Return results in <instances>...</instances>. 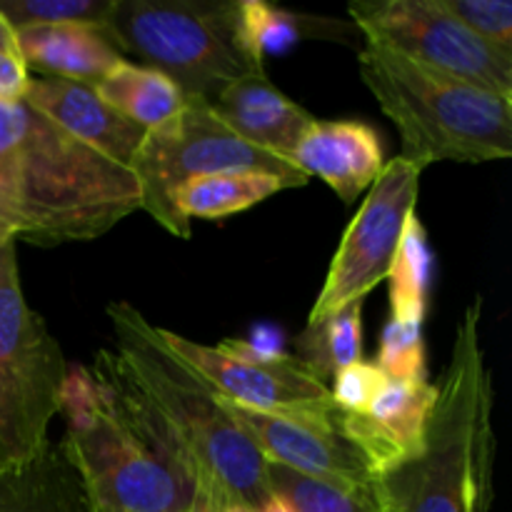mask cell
I'll use <instances>...</instances> for the list:
<instances>
[{"mask_svg":"<svg viewBox=\"0 0 512 512\" xmlns=\"http://www.w3.org/2000/svg\"><path fill=\"white\" fill-rule=\"evenodd\" d=\"M240 20H243V33L248 40V48L255 58L265 63L268 55L285 53L303 38L305 25L315 18H303L278 5L263 3V0H240Z\"/></svg>","mask_w":512,"mask_h":512,"instance_id":"obj_24","label":"cell"},{"mask_svg":"<svg viewBox=\"0 0 512 512\" xmlns=\"http://www.w3.org/2000/svg\"><path fill=\"white\" fill-rule=\"evenodd\" d=\"M348 10L365 43L512 100V55L470 33L443 0H358Z\"/></svg>","mask_w":512,"mask_h":512,"instance_id":"obj_9","label":"cell"},{"mask_svg":"<svg viewBox=\"0 0 512 512\" xmlns=\"http://www.w3.org/2000/svg\"><path fill=\"white\" fill-rule=\"evenodd\" d=\"M128 170L138 180L140 208L183 240L190 238V220L175 208V190L190 180L238 170L278 175L290 188H303L310 180L288 160L238 138L210 103L198 98H188L175 118L145 133Z\"/></svg>","mask_w":512,"mask_h":512,"instance_id":"obj_8","label":"cell"},{"mask_svg":"<svg viewBox=\"0 0 512 512\" xmlns=\"http://www.w3.org/2000/svg\"><path fill=\"white\" fill-rule=\"evenodd\" d=\"M365 88L400 133V158L428 165L485 163L512 155V100L365 43L358 53Z\"/></svg>","mask_w":512,"mask_h":512,"instance_id":"obj_5","label":"cell"},{"mask_svg":"<svg viewBox=\"0 0 512 512\" xmlns=\"http://www.w3.org/2000/svg\"><path fill=\"white\" fill-rule=\"evenodd\" d=\"M60 415L90 512H193V480L118 375L68 365Z\"/></svg>","mask_w":512,"mask_h":512,"instance_id":"obj_4","label":"cell"},{"mask_svg":"<svg viewBox=\"0 0 512 512\" xmlns=\"http://www.w3.org/2000/svg\"><path fill=\"white\" fill-rule=\"evenodd\" d=\"M285 188H290L288 180L270 173H253V170L205 175L175 190V208L188 220H220L225 215L253 208Z\"/></svg>","mask_w":512,"mask_h":512,"instance_id":"obj_20","label":"cell"},{"mask_svg":"<svg viewBox=\"0 0 512 512\" xmlns=\"http://www.w3.org/2000/svg\"><path fill=\"white\" fill-rule=\"evenodd\" d=\"M438 385L428 380H390L365 413H345L343 433L370 460L373 473L403 463L423 448Z\"/></svg>","mask_w":512,"mask_h":512,"instance_id":"obj_14","label":"cell"},{"mask_svg":"<svg viewBox=\"0 0 512 512\" xmlns=\"http://www.w3.org/2000/svg\"><path fill=\"white\" fill-rule=\"evenodd\" d=\"M210 108L245 143L288 163L305 130L315 123L313 115L280 93L265 73L235 80L215 103H210Z\"/></svg>","mask_w":512,"mask_h":512,"instance_id":"obj_16","label":"cell"},{"mask_svg":"<svg viewBox=\"0 0 512 512\" xmlns=\"http://www.w3.org/2000/svg\"><path fill=\"white\" fill-rule=\"evenodd\" d=\"M258 512H290V508L283 503V500L275 498V495H273V498H270L268 503L263 505V510H258Z\"/></svg>","mask_w":512,"mask_h":512,"instance_id":"obj_31","label":"cell"},{"mask_svg":"<svg viewBox=\"0 0 512 512\" xmlns=\"http://www.w3.org/2000/svg\"><path fill=\"white\" fill-rule=\"evenodd\" d=\"M25 100L75 143L95 150L110 163L123 165V168H128L148 133L115 113L100 98L95 85L78 83V80L30 75Z\"/></svg>","mask_w":512,"mask_h":512,"instance_id":"obj_13","label":"cell"},{"mask_svg":"<svg viewBox=\"0 0 512 512\" xmlns=\"http://www.w3.org/2000/svg\"><path fill=\"white\" fill-rule=\"evenodd\" d=\"M418 188L420 170L408 160L398 155L385 163L340 240L323 290L308 315V325L320 323L348 305L363 303L370 290L388 280L405 225L410 215H415Z\"/></svg>","mask_w":512,"mask_h":512,"instance_id":"obj_10","label":"cell"},{"mask_svg":"<svg viewBox=\"0 0 512 512\" xmlns=\"http://www.w3.org/2000/svg\"><path fill=\"white\" fill-rule=\"evenodd\" d=\"M268 483L290 512H380L373 485H338L268 463Z\"/></svg>","mask_w":512,"mask_h":512,"instance_id":"obj_23","label":"cell"},{"mask_svg":"<svg viewBox=\"0 0 512 512\" xmlns=\"http://www.w3.org/2000/svg\"><path fill=\"white\" fill-rule=\"evenodd\" d=\"M430 268L433 253L428 245V233L420 225L418 215H410L400 238L393 268H390V318L400 323L423 325L428 310Z\"/></svg>","mask_w":512,"mask_h":512,"instance_id":"obj_22","label":"cell"},{"mask_svg":"<svg viewBox=\"0 0 512 512\" xmlns=\"http://www.w3.org/2000/svg\"><path fill=\"white\" fill-rule=\"evenodd\" d=\"M68 360L25 303L15 248L0 263V473L33 460L60 413Z\"/></svg>","mask_w":512,"mask_h":512,"instance_id":"obj_7","label":"cell"},{"mask_svg":"<svg viewBox=\"0 0 512 512\" xmlns=\"http://www.w3.org/2000/svg\"><path fill=\"white\" fill-rule=\"evenodd\" d=\"M30 85L28 65L18 50H0V103L25 100Z\"/></svg>","mask_w":512,"mask_h":512,"instance_id":"obj_29","label":"cell"},{"mask_svg":"<svg viewBox=\"0 0 512 512\" xmlns=\"http://www.w3.org/2000/svg\"><path fill=\"white\" fill-rule=\"evenodd\" d=\"M165 343L193 365L220 398L260 413H315L338 408L328 383L315 378L295 355H250L230 340L203 345L160 328Z\"/></svg>","mask_w":512,"mask_h":512,"instance_id":"obj_11","label":"cell"},{"mask_svg":"<svg viewBox=\"0 0 512 512\" xmlns=\"http://www.w3.org/2000/svg\"><path fill=\"white\" fill-rule=\"evenodd\" d=\"M105 25L123 55L148 60L188 98L215 103L235 80L265 73L245 40L240 0H113Z\"/></svg>","mask_w":512,"mask_h":512,"instance_id":"obj_6","label":"cell"},{"mask_svg":"<svg viewBox=\"0 0 512 512\" xmlns=\"http://www.w3.org/2000/svg\"><path fill=\"white\" fill-rule=\"evenodd\" d=\"M95 90L115 113L145 130L168 123L188 103V95L168 75L128 60L115 65Z\"/></svg>","mask_w":512,"mask_h":512,"instance_id":"obj_19","label":"cell"},{"mask_svg":"<svg viewBox=\"0 0 512 512\" xmlns=\"http://www.w3.org/2000/svg\"><path fill=\"white\" fill-rule=\"evenodd\" d=\"M385 383H388V378H385L378 365L368 363V360H358V363L335 373L333 385H328V388L340 410H345V413H365L375 403Z\"/></svg>","mask_w":512,"mask_h":512,"instance_id":"obj_28","label":"cell"},{"mask_svg":"<svg viewBox=\"0 0 512 512\" xmlns=\"http://www.w3.org/2000/svg\"><path fill=\"white\" fill-rule=\"evenodd\" d=\"M290 163L308 178L325 180L343 203L358 200L385 168L378 133L355 120H315L295 145Z\"/></svg>","mask_w":512,"mask_h":512,"instance_id":"obj_15","label":"cell"},{"mask_svg":"<svg viewBox=\"0 0 512 512\" xmlns=\"http://www.w3.org/2000/svg\"><path fill=\"white\" fill-rule=\"evenodd\" d=\"M215 512H253L248 508H223V510H215Z\"/></svg>","mask_w":512,"mask_h":512,"instance_id":"obj_34","label":"cell"},{"mask_svg":"<svg viewBox=\"0 0 512 512\" xmlns=\"http://www.w3.org/2000/svg\"><path fill=\"white\" fill-rule=\"evenodd\" d=\"M138 208L128 168L75 143L28 100L0 103V243H85Z\"/></svg>","mask_w":512,"mask_h":512,"instance_id":"obj_1","label":"cell"},{"mask_svg":"<svg viewBox=\"0 0 512 512\" xmlns=\"http://www.w3.org/2000/svg\"><path fill=\"white\" fill-rule=\"evenodd\" d=\"M0 50H18V45H15V30L10 28V23L3 15H0Z\"/></svg>","mask_w":512,"mask_h":512,"instance_id":"obj_30","label":"cell"},{"mask_svg":"<svg viewBox=\"0 0 512 512\" xmlns=\"http://www.w3.org/2000/svg\"><path fill=\"white\" fill-rule=\"evenodd\" d=\"M443 5L470 33L512 55V3L508 0H443Z\"/></svg>","mask_w":512,"mask_h":512,"instance_id":"obj_27","label":"cell"},{"mask_svg":"<svg viewBox=\"0 0 512 512\" xmlns=\"http://www.w3.org/2000/svg\"><path fill=\"white\" fill-rule=\"evenodd\" d=\"M193 512H215V508H213V505L208 503V500L203 498V495H198V498H195Z\"/></svg>","mask_w":512,"mask_h":512,"instance_id":"obj_32","label":"cell"},{"mask_svg":"<svg viewBox=\"0 0 512 512\" xmlns=\"http://www.w3.org/2000/svg\"><path fill=\"white\" fill-rule=\"evenodd\" d=\"M483 300L455 330L423 448L373 478L380 512H490L495 473V390L483 350Z\"/></svg>","mask_w":512,"mask_h":512,"instance_id":"obj_3","label":"cell"},{"mask_svg":"<svg viewBox=\"0 0 512 512\" xmlns=\"http://www.w3.org/2000/svg\"><path fill=\"white\" fill-rule=\"evenodd\" d=\"M115 345L125 373L188 463L198 495L215 510H263L273 498L268 463L230 420L220 395L185 363L130 303H110Z\"/></svg>","mask_w":512,"mask_h":512,"instance_id":"obj_2","label":"cell"},{"mask_svg":"<svg viewBox=\"0 0 512 512\" xmlns=\"http://www.w3.org/2000/svg\"><path fill=\"white\" fill-rule=\"evenodd\" d=\"M15 45L23 63L40 75L88 85H98L125 60L108 25H33L15 30Z\"/></svg>","mask_w":512,"mask_h":512,"instance_id":"obj_17","label":"cell"},{"mask_svg":"<svg viewBox=\"0 0 512 512\" xmlns=\"http://www.w3.org/2000/svg\"><path fill=\"white\" fill-rule=\"evenodd\" d=\"M0 512H90L63 445L48 440L33 460L0 473Z\"/></svg>","mask_w":512,"mask_h":512,"instance_id":"obj_18","label":"cell"},{"mask_svg":"<svg viewBox=\"0 0 512 512\" xmlns=\"http://www.w3.org/2000/svg\"><path fill=\"white\" fill-rule=\"evenodd\" d=\"M15 243H0V263H3V258L8 255V250H13Z\"/></svg>","mask_w":512,"mask_h":512,"instance_id":"obj_33","label":"cell"},{"mask_svg":"<svg viewBox=\"0 0 512 512\" xmlns=\"http://www.w3.org/2000/svg\"><path fill=\"white\" fill-rule=\"evenodd\" d=\"M110 8L113 0H0V15L13 30L60 23L105 25Z\"/></svg>","mask_w":512,"mask_h":512,"instance_id":"obj_25","label":"cell"},{"mask_svg":"<svg viewBox=\"0 0 512 512\" xmlns=\"http://www.w3.org/2000/svg\"><path fill=\"white\" fill-rule=\"evenodd\" d=\"M225 413L248 435L265 463L338 485H373V465L343 433V410L260 413L220 398Z\"/></svg>","mask_w":512,"mask_h":512,"instance_id":"obj_12","label":"cell"},{"mask_svg":"<svg viewBox=\"0 0 512 512\" xmlns=\"http://www.w3.org/2000/svg\"><path fill=\"white\" fill-rule=\"evenodd\" d=\"M378 365L390 380H428L425 375L423 325L390 318L380 338Z\"/></svg>","mask_w":512,"mask_h":512,"instance_id":"obj_26","label":"cell"},{"mask_svg":"<svg viewBox=\"0 0 512 512\" xmlns=\"http://www.w3.org/2000/svg\"><path fill=\"white\" fill-rule=\"evenodd\" d=\"M295 358L323 383L363 360V303L348 305L330 318L308 325L295 340Z\"/></svg>","mask_w":512,"mask_h":512,"instance_id":"obj_21","label":"cell"}]
</instances>
